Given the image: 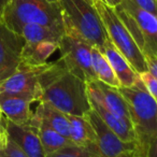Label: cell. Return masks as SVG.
<instances>
[{
  "instance_id": "5bb4252c",
  "label": "cell",
  "mask_w": 157,
  "mask_h": 157,
  "mask_svg": "<svg viewBox=\"0 0 157 157\" xmlns=\"http://www.w3.org/2000/svg\"><path fill=\"white\" fill-rule=\"evenodd\" d=\"M100 51L103 53L105 58L111 65L118 82H120L121 87H131L139 82V74L109 39H107L105 45Z\"/></svg>"
},
{
  "instance_id": "484cf974",
  "label": "cell",
  "mask_w": 157,
  "mask_h": 157,
  "mask_svg": "<svg viewBox=\"0 0 157 157\" xmlns=\"http://www.w3.org/2000/svg\"><path fill=\"white\" fill-rule=\"evenodd\" d=\"M133 5L157 15V0H130Z\"/></svg>"
},
{
  "instance_id": "7402d4cb",
  "label": "cell",
  "mask_w": 157,
  "mask_h": 157,
  "mask_svg": "<svg viewBox=\"0 0 157 157\" xmlns=\"http://www.w3.org/2000/svg\"><path fill=\"white\" fill-rule=\"evenodd\" d=\"M45 157H101L97 146L85 147L71 143L55 152L48 153Z\"/></svg>"
},
{
  "instance_id": "836d02e7",
  "label": "cell",
  "mask_w": 157,
  "mask_h": 157,
  "mask_svg": "<svg viewBox=\"0 0 157 157\" xmlns=\"http://www.w3.org/2000/svg\"><path fill=\"white\" fill-rule=\"evenodd\" d=\"M1 137H2V136H0V140H1Z\"/></svg>"
},
{
  "instance_id": "e0dca14e",
  "label": "cell",
  "mask_w": 157,
  "mask_h": 157,
  "mask_svg": "<svg viewBox=\"0 0 157 157\" xmlns=\"http://www.w3.org/2000/svg\"><path fill=\"white\" fill-rule=\"evenodd\" d=\"M33 125H35L37 127L38 135H39V138L41 140L42 146H43L45 154L55 152V151L72 143L68 138L60 135L55 129H53L51 126H48L36 113L33 115Z\"/></svg>"
},
{
  "instance_id": "1f68e13d",
  "label": "cell",
  "mask_w": 157,
  "mask_h": 157,
  "mask_svg": "<svg viewBox=\"0 0 157 157\" xmlns=\"http://www.w3.org/2000/svg\"><path fill=\"white\" fill-rule=\"evenodd\" d=\"M48 1H50V2H54V3H58L59 0H48Z\"/></svg>"
},
{
  "instance_id": "ba28073f",
  "label": "cell",
  "mask_w": 157,
  "mask_h": 157,
  "mask_svg": "<svg viewBox=\"0 0 157 157\" xmlns=\"http://www.w3.org/2000/svg\"><path fill=\"white\" fill-rule=\"evenodd\" d=\"M43 66L39 67L20 66L12 75L0 82V94L25 96L31 98L35 102L36 101L39 102L41 96L39 74Z\"/></svg>"
},
{
  "instance_id": "7c38bea8",
  "label": "cell",
  "mask_w": 157,
  "mask_h": 157,
  "mask_svg": "<svg viewBox=\"0 0 157 157\" xmlns=\"http://www.w3.org/2000/svg\"><path fill=\"white\" fill-rule=\"evenodd\" d=\"M6 132L8 137L29 157L46 156L35 125H17L7 120Z\"/></svg>"
},
{
  "instance_id": "3957f363",
  "label": "cell",
  "mask_w": 157,
  "mask_h": 157,
  "mask_svg": "<svg viewBox=\"0 0 157 157\" xmlns=\"http://www.w3.org/2000/svg\"><path fill=\"white\" fill-rule=\"evenodd\" d=\"M58 3L65 35L101 50L108 36L94 5L85 0H59Z\"/></svg>"
},
{
  "instance_id": "d6a6232c",
  "label": "cell",
  "mask_w": 157,
  "mask_h": 157,
  "mask_svg": "<svg viewBox=\"0 0 157 157\" xmlns=\"http://www.w3.org/2000/svg\"><path fill=\"white\" fill-rule=\"evenodd\" d=\"M86 2H90V3H94V0H85Z\"/></svg>"
},
{
  "instance_id": "8fae6325",
  "label": "cell",
  "mask_w": 157,
  "mask_h": 157,
  "mask_svg": "<svg viewBox=\"0 0 157 157\" xmlns=\"http://www.w3.org/2000/svg\"><path fill=\"white\" fill-rule=\"evenodd\" d=\"M137 23L144 41L142 52H152L157 55V15L133 5L130 0H123L120 5Z\"/></svg>"
},
{
  "instance_id": "9a60e30c",
  "label": "cell",
  "mask_w": 157,
  "mask_h": 157,
  "mask_svg": "<svg viewBox=\"0 0 157 157\" xmlns=\"http://www.w3.org/2000/svg\"><path fill=\"white\" fill-rule=\"evenodd\" d=\"M58 46L59 43L50 41L25 42L20 66L39 67L45 65L48 57L58 50Z\"/></svg>"
},
{
  "instance_id": "4316f807",
  "label": "cell",
  "mask_w": 157,
  "mask_h": 157,
  "mask_svg": "<svg viewBox=\"0 0 157 157\" xmlns=\"http://www.w3.org/2000/svg\"><path fill=\"white\" fill-rule=\"evenodd\" d=\"M147 157H157V133L155 135L154 139L152 140L148 147Z\"/></svg>"
},
{
  "instance_id": "6da1fadb",
  "label": "cell",
  "mask_w": 157,
  "mask_h": 157,
  "mask_svg": "<svg viewBox=\"0 0 157 157\" xmlns=\"http://www.w3.org/2000/svg\"><path fill=\"white\" fill-rule=\"evenodd\" d=\"M41 96L44 101L68 115L85 116L92 110L87 83L72 74L60 58L46 63L39 74Z\"/></svg>"
},
{
  "instance_id": "4fadbf2b",
  "label": "cell",
  "mask_w": 157,
  "mask_h": 157,
  "mask_svg": "<svg viewBox=\"0 0 157 157\" xmlns=\"http://www.w3.org/2000/svg\"><path fill=\"white\" fill-rule=\"evenodd\" d=\"M35 102L31 98L18 95L0 94V108L6 118L17 125H33L35 111L31 105Z\"/></svg>"
},
{
  "instance_id": "4dcf8cb0",
  "label": "cell",
  "mask_w": 157,
  "mask_h": 157,
  "mask_svg": "<svg viewBox=\"0 0 157 157\" xmlns=\"http://www.w3.org/2000/svg\"><path fill=\"white\" fill-rule=\"evenodd\" d=\"M116 157H133V151H128V152H125L123 154L118 155Z\"/></svg>"
},
{
  "instance_id": "277c9868",
  "label": "cell",
  "mask_w": 157,
  "mask_h": 157,
  "mask_svg": "<svg viewBox=\"0 0 157 157\" xmlns=\"http://www.w3.org/2000/svg\"><path fill=\"white\" fill-rule=\"evenodd\" d=\"M1 21L17 33L25 24L31 23L63 30L59 3L48 0H10Z\"/></svg>"
},
{
  "instance_id": "9c48e42d",
  "label": "cell",
  "mask_w": 157,
  "mask_h": 157,
  "mask_svg": "<svg viewBox=\"0 0 157 157\" xmlns=\"http://www.w3.org/2000/svg\"><path fill=\"white\" fill-rule=\"evenodd\" d=\"M87 93L90 98L98 101L105 109H107L110 113L118 118L125 126L132 130L128 105L118 88L96 80L87 83Z\"/></svg>"
},
{
  "instance_id": "8992f818",
  "label": "cell",
  "mask_w": 157,
  "mask_h": 157,
  "mask_svg": "<svg viewBox=\"0 0 157 157\" xmlns=\"http://www.w3.org/2000/svg\"><path fill=\"white\" fill-rule=\"evenodd\" d=\"M58 50L60 52L59 58L72 74L86 83L96 81L97 78L92 63L93 46L90 44L63 35L59 41Z\"/></svg>"
},
{
  "instance_id": "2e32d148",
  "label": "cell",
  "mask_w": 157,
  "mask_h": 157,
  "mask_svg": "<svg viewBox=\"0 0 157 157\" xmlns=\"http://www.w3.org/2000/svg\"><path fill=\"white\" fill-rule=\"evenodd\" d=\"M68 120H69V140L72 143L85 147L97 146L95 133L88 121L87 114L85 116L68 115Z\"/></svg>"
},
{
  "instance_id": "44dd1931",
  "label": "cell",
  "mask_w": 157,
  "mask_h": 157,
  "mask_svg": "<svg viewBox=\"0 0 157 157\" xmlns=\"http://www.w3.org/2000/svg\"><path fill=\"white\" fill-rule=\"evenodd\" d=\"M92 63L93 69H94V72L98 81L116 88L121 87L120 82H118L108 59L105 58L103 53L99 48H94V46L92 50Z\"/></svg>"
},
{
  "instance_id": "ffe728a7",
  "label": "cell",
  "mask_w": 157,
  "mask_h": 157,
  "mask_svg": "<svg viewBox=\"0 0 157 157\" xmlns=\"http://www.w3.org/2000/svg\"><path fill=\"white\" fill-rule=\"evenodd\" d=\"M90 97V96H88ZM90 103L92 109L96 112L99 115V117L105 123L108 127L110 129L114 131L121 139L124 142H128V143H131L135 140V136H133V131L131 130L130 128H128L127 126H125L122 122H121L118 118H116L115 116L112 113H110L107 109L102 107L98 101H96L95 99L90 98Z\"/></svg>"
},
{
  "instance_id": "f546056e",
  "label": "cell",
  "mask_w": 157,
  "mask_h": 157,
  "mask_svg": "<svg viewBox=\"0 0 157 157\" xmlns=\"http://www.w3.org/2000/svg\"><path fill=\"white\" fill-rule=\"evenodd\" d=\"M105 3H108L109 6H111V7L113 8H116L117 6H120L121 3H122L123 0H103Z\"/></svg>"
},
{
  "instance_id": "83f0119b",
  "label": "cell",
  "mask_w": 157,
  "mask_h": 157,
  "mask_svg": "<svg viewBox=\"0 0 157 157\" xmlns=\"http://www.w3.org/2000/svg\"><path fill=\"white\" fill-rule=\"evenodd\" d=\"M6 125H7V118L2 113V110L0 108V136L6 135Z\"/></svg>"
},
{
  "instance_id": "d4e9b609",
  "label": "cell",
  "mask_w": 157,
  "mask_h": 157,
  "mask_svg": "<svg viewBox=\"0 0 157 157\" xmlns=\"http://www.w3.org/2000/svg\"><path fill=\"white\" fill-rule=\"evenodd\" d=\"M143 55L145 58L146 69L157 80V55L148 51L143 52Z\"/></svg>"
},
{
  "instance_id": "cb8c5ba5",
  "label": "cell",
  "mask_w": 157,
  "mask_h": 157,
  "mask_svg": "<svg viewBox=\"0 0 157 157\" xmlns=\"http://www.w3.org/2000/svg\"><path fill=\"white\" fill-rule=\"evenodd\" d=\"M139 78L142 83H143L145 90L148 92V94H150L157 102V80L148 71L140 73Z\"/></svg>"
},
{
  "instance_id": "d6986e66",
  "label": "cell",
  "mask_w": 157,
  "mask_h": 157,
  "mask_svg": "<svg viewBox=\"0 0 157 157\" xmlns=\"http://www.w3.org/2000/svg\"><path fill=\"white\" fill-rule=\"evenodd\" d=\"M20 35L25 39V42H41L50 41L59 43L65 31L60 29L53 28L41 24H25L21 28Z\"/></svg>"
},
{
  "instance_id": "52a82bcc",
  "label": "cell",
  "mask_w": 157,
  "mask_h": 157,
  "mask_svg": "<svg viewBox=\"0 0 157 157\" xmlns=\"http://www.w3.org/2000/svg\"><path fill=\"white\" fill-rule=\"evenodd\" d=\"M25 39L0 21V82L18 69Z\"/></svg>"
},
{
  "instance_id": "ac0fdd59",
  "label": "cell",
  "mask_w": 157,
  "mask_h": 157,
  "mask_svg": "<svg viewBox=\"0 0 157 157\" xmlns=\"http://www.w3.org/2000/svg\"><path fill=\"white\" fill-rule=\"evenodd\" d=\"M35 113L48 126L69 139V120L67 114L44 101H39Z\"/></svg>"
},
{
  "instance_id": "f1b7e54d",
  "label": "cell",
  "mask_w": 157,
  "mask_h": 157,
  "mask_svg": "<svg viewBox=\"0 0 157 157\" xmlns=\"http://www.w3.org/2000/svg\"><path fill=\"white\" fill-rule=\"evenodd\" d=\"M10 0H0V21L2 18V15L5 13V10L7 8L8 3H9Z\"/></svg>"
},
{
  "instance_id": "30bf717a",
  "label": "cell",
  "mask_w": 157,
  "mask_h": 157,
  "mask_svg": "<svg viewBox=\"0 0 157 157\" xmlns=\"http://www.w3.org/2000/svg\"><path fill=\"white\" fill-rule=\"evenodd\" d=\"M87 117L94 130L96 145L101 157H116L125 152L133 151V142L128 143L123 141L93 109L87 113Z\"/></svg>"
},
{
  "instance_id": "603a6c76",
  "label": "cell",
  "mask_w": 157,
  "mask_h": 157,
  "mask_svg": "<svg viewBox=\"0 0 157 157\" xmlns=\"http://www.w3.org/2000/svg\"><path fill=\"white\" fill-rule=\"evenodd\" d=\"M0 157H29L11 139L3 135L0 140Z\"/></svg>"
},
{
  "instance_id": "7a4b0ae2",
  "label": "cell",
  "mask_w": 157,
  "mask_h": 157,
  "mask_svg": "<svg viewBox=\"0 0 157 157\" xmlns=\"http://www.w3.org/2000/svg\"><path fill=\"white\" fill-rule=\"evenodd\" d=\"M118 90L130 113L135 136L133 157H147L150 144L157 133V102L145 90L141 80L135 86Z\"/></svg>"
},
{
  "instance_id": "5b68a950",
  "label": "cell",
  "mask_w": 157,
  "mask_h": 157,
  "mask_svg": "<svg viewBox=\"0 0 157 157\" xmlns=\"http://www.w3.org/2000/svg\"><path fill=\"white\" fill-rule=\"evenodd\" d=\"M93 5L100 15L108 39L112 42V44L129 61L138 74L147 71L143 52L133 39L126 25L116 13L115 8L105 3L103 0H94Z\"/></svg>"
}]
</instances>
